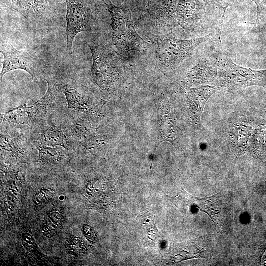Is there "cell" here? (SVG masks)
Listing matches in <instances>:
<instances>
[{
    "label": "cell",
    "instance_id": "cell-2",
    "mask_svg": "<svg viewBox=\"0 0 266 266\" xmlns=\"http://www.w3.org/2000/svg\"><path fill=\"white\" fill-rule=\"evenodd\" d=\"M111 19L112 41L117 52L123 56L132 52L144 53L149 46L137 33L130 9L125 6H115L104 2Z\"/></svg>",
    "mask_w": 266,
    "mask_h": 266
},
{
    "label": "cell",
    "instance_id": "cell-7",
    "mask_svg": "<svg viewBox=\"0 0 266 266\" xmlns=\"http://www.w3.org/2000/svg\"><path fill=\"white\" fill-rule=\"evenodd\" d=\"M66 3L67 50L72 52L74 40L80 32L91 31L93 20L91 0H65Z\"/></svg>",
    "mask_w": 266,
    "mask_h": 266
},
{
    "label": "cell",
    "instance_id": "cell-4",
    "mask_svg": "<svg viewBox=\"0 0 266 266\" xmlns=\"http://www.w3.org/2000/svg\"><path fill=\"white\" fill-rule=\"evenodd\" d=\"M218 61L215 80L218 87L231 93L252 86L266 88V70H255L243 67L227 55L220 56Z\"/></svg>",
    "mask_w": 266,
    "mask_h": 266
},
{
    "label": "cell",
    "instance_id": "cell-20",
    "mask_svg": "<svg viewBox=\"0 0 266 266\" xmlns=\"http://www.w3.org/2000/svg\"><path fill=\"white\" fill-rule=\"evenodd\" d=\"M236 0H233L232 1H234ZM252 1H253L256 4V6H257V16L259 14V4H258V0H251Z\"/></svg>",
    "mask_w": 266,
    "mask_h": 266
},
{
    "label": "cell",
    "instance_id": "cell-1",
    "mask_svg": "<svg viewBox=\"0 0 266 266\" xmlns=\"http://www.w3.org/2000/svg\"><path fill=\"white\" fill-rule=\"evenodd\" d=\"M92 57L93 79L102 92L116 89L122 77V65L120 55L104 43L91 42L89 44Z\"/></svg>",
    "mask_w": 266,
    "mask_h": 266
},
{
    "label": "cell",
    "instance_id": "cell-16",
    "mask_svg": "<svg viewBox=\"0 0 266 266\" xmlns=\"http://www.w3.org/2000/svg\"><path fill=\"white\" fill-rule=\"evenodd\" d=\"M1 149L11 153H18L22 151L21 144L17 139L9 135L0 133Z\"/></svg>",
    "mask_w": 266,
    "mask_h": 266
},
{
    "label": "cell",
    "instance_id": "cell-17",
    "mask_svg": "<svg viewBox=\"0 0 266 266\" xmlns=\"http://www.w3.org/2000/svg\"><path fill=\"white\" fill-rule=\"evenodd\" d=\"M143 224L146 227L147 231L149 233H155L158 232L154 222L152 215L149 212H146V217H144V223Z\"/></svg>",
    "mask_w": 266,
    "mask_h": 266
},
{
    "label": "cell",
    "instance_id": "cell-13",
    "mask_svg": "<svg viewBox=\"0 0 266 266\" xmlns=\"http://www.w3.org/2000/svg\"><path fill=\"white\" fill-rule=\"evenodd\" d=\"M56 85L60 92L65 95L68 108L79 112H85L88 110L85 98L76 89L64 83Z\"/></svg>",
    "mask_w": 266,
    "mask_h": 266
},
{
    "label": "cell",
    "instance_id": "cell-6",
    "mask_svg": "<svg viewBox=\"0 0 266 266\" xmlns=\"http://www.w3.org/2000/svg\"><path fill=\"white\" fill-rule=\"evenodd\" d=\"M47 81V90L38 101L32 105H20L1 114V119L12 124L22 125L33 123L44 116L55 104L60 91L56 84Z\"/></svg>",
    "mask_w": 266,
    "mask_h": 266
},
{
    "label": "cell",
    "instance_id": "cell-12",
    "mask_svg": "<svg viewBox=\"0 0 266 266\" xmlns=\"http://www.w3.org/2000/svg\"><path fill=\"white\" fill-rule=\"evenodd\" d=\"M215 86L206 85L189 90L187 97L192 116L197 122L200 118L205 104L209 97L215 92Z\"/></svg>",
    "mask_w": 266,
    "mask_h": 266
},
{
    "label": "cell",
    "instance_id": "cell-11",
    "mask_svg": "<svg viewBox=\"0 0 266 266\" xmlns=\"http://www.w3.org/2000/svg\"><path fill=\"white\" fill-rule=\"evenodd\" d=\"M218 67V58L214 60H200L189 71L187 76L188 84L192 85L213 81L215 79Z\"/></svg>",
    "mask_w": 266,
    "mask_h": 266
},
{
    "label": "cell",
    "instance_id": "cell-9",
    "mask_svg": "<svg viewBox=\"0 0 266 266\" xmlns=\"http://www.w3.org/2000/svg\"><path fill=\"white\" fill-rule=\"evenodd\" d=\"M205 13V6L199 0H178L176 9L177 24L184 30L195 31Z\"/></svg>",
    "mask_w": 266,
    "mask_h": 266
},
{
    "label": "cell",
    "instance_id": "cell-14",
    "mask_svg": "<svg viewBox=\"0 0 266 266\" xmlns=\"http://www.w3.org/2000/svg\"><path fill=\"white\" fill-rule=\"evenodd\" d=\"M38 140L41 145L61 146L67 149L69 142L65 133L55 128H48L43 130Z\"/></svg>",
    "mask_w": 266,
    "mask_h": 266
},
{
    "label": "cell",
    "instance_id": "cell-3",
    "mask_svg": "<svg viewBox=\"0 0 266 266\" xmlns=\"http://www.w3.org/2000/svg\"><path fill=\"white\" fill-rule=\"evenodd\" d=\"M148 37L155 49L159 66L165 69H172L188 58L199 45L210 39L212 34L190 39H177L171 34H148Z\"/></svg>",
    "mask_w": 266,
    "mask_h": 266
},
{
    "label": "cell",
    "instance_id": "cell-18",
    "mask_svg": "<svg viewBox=\"0 0 266 266\" xmlns=\"http://www.w3.org/2000/svg\"><path fill=\"white\" fill-rule=\"evenodd\" d=\"M207 4H215L218 6H224L225 5L226 8L227 7L224 3L225 0H201Z\"/></svg>",
    "mask_w": 266,
    "mask_h": 266
},
{
    "label": "cell",
    "instance_id": "cell-19",
    "mask_svg": "<svg viewBox=\"0 0 266 266\" xmlns=\"http://www.w3.org/2000/svg\"><path fill=\"white\" fill-rule=\"evenodd\" d=\"M156 1L157 0H148L147 5V9H148L150 7H151L154 4Z\"/></svg>",
    "mask_w": 266,
    "mask_h": 266
},
{
    "label": "cell",
    "instance_id": "cell-8",
    "mask_svg": "<svg viewBox=\"0 0 266 266\" xmlns=\"http://www.w3.org/2000/svg\"><path fill=\"white\" fill-rule=\"evenodd\" d=\"M0 53L4 57L0 80L9 72L22 69L27 72L33 80L42 71L45 61L39 58H33L27 52L16 49L11 44L2 45Z\"/></svg>",
    "mask_w": 266,
    "mask_h": 266
},
{
    "label": "cell",
    "instance_id": "cell-15",
    "mask_svg": "<svg viewBox=\"0 0 266 266\" xmlns=\"http://www.w3.org/2000/svg\"><path fill=\"white\" fill-rule=\"evenodd\" d=\"M38 150L40 159L46 162H59L65 158V151L61 146L40 145Z\"/></svg>",
    "mask_w": 266,
    "mask_h": 266
},
{
    "label": "cell",
    "instance_id": "cell-10",
    "mask_svg": "<svg viewBox=\"0 0 266 266\" xmlns=\"http://www.w3.org/2000/svg\"><path fill=\"white\" fill-rule=\"evenodd\" d=\"M178 0H157L147 9L152 24L160 30L166 32L178 25L176 18Z\"/></svg>",
    "mask_w": 266,
    "mask_h": 266
},
{
    "label": "cell",
    "instance_id": "cell-5",
    "mask_svg": "<svg viewBox=\"0 0 266 266\" xmlns=\"http://www.w3.org/2000/svg\"><path fill=\"white\" fill-rule=\"evenodd\" d=\"M62 0H0L1 6L22 15L28 21L46 24L60 12Z\"/></svg>",
    "mask_w": 266,
    "mask_h": 266
}]
</instances>
